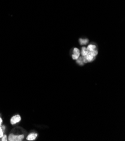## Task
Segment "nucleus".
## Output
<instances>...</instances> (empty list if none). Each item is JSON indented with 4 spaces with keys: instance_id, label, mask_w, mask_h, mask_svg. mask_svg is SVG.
Wrapping results in <instances>:
<instances>
[{
    "instance_id": "f257e3e1",
    "label": "nucleus",
    "mask_w": 125,
    "mask_h": 141,
    "mask_svg": "<svg viewBox=\"0 0 125 141\" xmlns=\"http://www.w3.org/2000/svg\"><path fill=\"white\" fill-rule=\"evenodd\" d=\"M24 138V134H15L11 133L8 137V140L9 141H22Z\"/></svg>"
},
{
    "instance_id": "f03ea898",
    "label": "nucleus",
    "mask_w": 125,
    "mask_h": 141,
    "mask_svg": "<svg viewBox=\"0 0 125 141\" xmlns=\"http://www.w3.org/2000/svg\"><path fill=\"white\" fill-rule=\"evenodd\" d=\"M22 120V117L19 114H16L11 117L10 119V123L11 125H15L19 123Z\"/></svg>"
},
{
    "instance_id": "7ed1b4c3",
    "label": "nucleus",
    "mask_w": 125,
    "mask_h": 141,
    "mask_svg": "<svg viewBox=\"0 0 125 141\" xmlns=\"http://www.w3.org/2000/svg\"><path fill=\"white\" fill-rule=\"evenodd\" d=\"M38 137V134L36 133H31L28 135V136L26 137V140L29 141H32L34 140L37 138Z\"/></svg>"
},
{
    "instance_id": "20e7f679",
    "label": "nucleus",
    "mask_w": 125,
    "mask_h": 141,
    "mask_svg": "<svg viewBox=\"0 0 125 141\" xmlns=\"http://www.w3.org/2000/svg\"><path fill=\"white\" fill-rule=\"evenodd\" d=\"M80 51L78 48H75L73 50V55L72 56V58L74 60H77L80 56Z\"/></svg>"
},
{
    "instance_id": "39448f33",
    "label": "nucleus",
    "mask_w": 125,
    "mask_h": 141,
    "mask_svg": "<svg viewBox=\"0 0 125 141\" xmlns=\"http://www.w3.org/2000/svg\"><path fill=\"white\" fill-rule=\"evenodd\" d=\"M96 48V46L93 45H89L88 47H87V49L88 52H90V51H93L95 50V49Z\"/></svg>"
},
{
    "instance_id": "423d86ee",
    "label": "nucleus",
    "mask_w": 125,
    "mask_h": 141,
    "mask_svg": "<svg viewBox=\"0 0 125 141\" xmlns=\"http://www.w3.org/2000/svg\"><path fill=\"white\" fill-rule=\"evenodd\" d=\"M88 54V51H87V48L85 47H83L82 48V51H81V55L83 57L85 56H87Z\"/></svg>"
},
{
    "instance_id": "0eeeda50",
    "label": "nucleus",
    "mask_w": 125,
    "mask_h": 141,
    "mask_svg": "<svg viewBox=\"0 0 125 141\" xmlns=\"http://www.w3.org/2000/svg\"><path fill=\"white\" fill-rule=\"evenodd\" d=\"M89 42V40L88 39H80V43L81 45H86Z\"/></svg>"
},
{
    "instance_id": "6e6552de",
    "label": "nucleus",
    "mask_w": 125,
    "mask_h": 141,
    "mask_svg": "<svg viewBox=\"0 0 125 141\" xmlns=\"http://www.w3.org/2000/svg\"><path fill=\"white\" fill-rule=\"evenodd\" d=\"M1 140L2 141H7L8 140V137L6 134H4V136H2L1 138Z\"/></svg>"
},
{
    "instance_id": "1a4fd4ad",
    "label": "nucleus",
    "mask_w": 125,
    "mask_h": 141,
    "mask_svg": "<svg viewBox=\"0 0 125 141\" xmlns=\"http://www.w3.org/2000/svg\"><path fill=\"white\" fill-rule=\"evenodd\" d=\"M77 60V63H78V64H80V65L82 64V63H84V62H83V58H81V57H80L79 58H78Z\"/></svg>"
},
{
    "instance_id": "9d476101",
    "label": "nucleus",
    "mask_w": 125,
    "mask_h": 141,
    "mask_svg": "<svg viewBox=\"0 0 125 141\" xmlns=\"http://www.w3.org/2000/svg\"><path fill=\"white\" fill-rule=\"evenodd\" d=\"M4 132L3 131L2 129L1 128V126H0V139H1L2 137V136H4Z\"/></svg>"
},
{
    "instance_id": "9b49d317",
    "label": "nucleus",
    "mask_w": 125,
    "mask_h": 141,
    "mask_svg": "<svg viewBox=\"0 0 125 141\" xmlns=\"http://www.w3.org/2000/svg\"><path fill=\"white\" fill-rule=\"evenodd\" d=\"M1 128H2V129L3 131L5 132V129H6V127H5V125H1Z\"/></svg>"
},
{
    "instance_id": "f8f14e48",
    "label": "nucleus",
    "mask_w": 125,
    "mask_h": 141,
    "mask_svg": "<svg viewBox=\"0 0 125 141\" xmlns=\"http://www.w3.org/2000/svg\"><path fill=\"white\" fill-rule=\"evenodd\" d=\"M2 123H3V120L1 117H0V126H1L2 125Z\"/></svg>"
}]
</instances>
